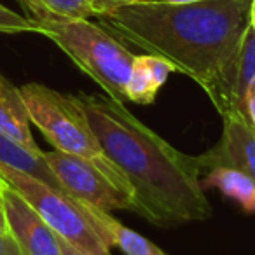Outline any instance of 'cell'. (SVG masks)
Here are the masks:
<instances>
[{
    "mask_svg": "<svg viewBox=\"0 0 255 255\" xmlns=\"http://www.w3.org/2000/svg\"><path fill=\"white\" fill-rule=\"evenodd\" d=\"M117 39L170 61L222 109L227 81L250 25V0H199L168 4L142 0L98 16Z\"/></svg>",
    "mask_w": 255,
    "mask_h": 255,
    "instance_id": "cell-1",
    "label": "cell"
},
{
    "mask_svg": "<svg viewBox=\"0 0 255 255\" xmlns=\"http://www.w3.org/2000/svg\"><path fill=\"white\" fill-rule=\"evenodd\" d=\"M103 152L131 184L140 217L161 227L205 220L212 206L198 156H187L107 95H77Z\"/></svg>",
    "mask_w": 255,
    "mask_h": 255,
    "instance_id": "cell-2",
    "label": "cell"
},
{
    "mask_svg": "<svg viewBox=\"0 0 255 255\" xmlns=\"http://www.w3.org/2000/svg\"><path fill=\"white\" fill-rule=\"evenodd\" d=\"M19 89L28 110L30 123L39 128L51 145H54V150L82 157L95 164L110 184L135 205V213L140 215L131 184L103 152L77 96L63 95L39 82H30Z\"/></svg>",
    "mask_w": 255,
    "mask_h": 255,
    "instance_id": "cell-3",
    "label": "cell"
},
{
    "mask_svg": "<svg viewBox=\"0 0 255 255\" xmlns=\"http://www.w3.org/2000/svg\"><path fill=\"white\" fill-rule=\"evenodd\" d=\"M35 33L53 40L107 96L124 102L135 54L89 19H32Z\"/></svg>",
    "mask_w": 255,
    "mask_h": 255,
    "instance_id": "cell-4",
    "label": "cell"
},
{
    "mask_svg": "<svg viewBox=\"0 0 255 255\" xmlns=\"http://www.w3.org/2000/svg\"><path fill=\"white\" fill-rule=\"evenodd\" d=\"M0 180L14 189L61 240L86 254L112 255L110 247L88 219L82 206L68 194L5 164H0Z\"/></svg>",
    "mask_w": 255,
    "mask_h": 255,
    "instance_id": "cell-5",
    "label": "cell"
},
{
    "mask_svg": "<svg viewBox=\"0 0 255 255\" xmlns=\"http://www.w3.org/2000/svg\"><path fill=\"white\" fill-rule=\"evenodd\" d=\"M44 159L56 175L65 192L81 205L95 206L103 212H112V210L136 212L135 205L123 192L117 191L109 182V178L89 161L60 150L44 152Z\"/></svg>",
    "mask_w": 255,
    "mask_h": 255,
    "instance_id": "cell-6",
    "label": "cell"
},
{
    "mask_svg": "<svg viewBox=\"0 0 255 255\" xmlns=\"http://www.w3.org/2000/svg\"><path fill=\"white\" fill-rule=\"evenodd\" d=\"M7 229L16 238L23 255H63L58 234L39 217V213L7 184L0 185Z\"/></svg>",
    "mask_w": 255,
    "mask_h": 255,
    "instance_id": "cell-7",
    "label": "cell"
},
{
    "mask_svg": "<svg viewBox=\"0 0 255 255\" xmlns=\"http://www.w3.org/2000/svg\"><path fill=\"white\" fill-rule=\"evenodd\" d=\"M222 123L220 140L198 156L203 171L222 166L238 170L255 180V129L243 114H226Z\"/></svg>",
    "mask_w": 255,
    "mask_h": 255,
    "instance_id": "cell-8",
    "label": "cell"
},
{
    "mask_svg": "<svg viewBox=\"0 0 255 255\" xmlns=\"http://www.w3.org/2000/svg\"><path fill=\"white\" fill-rule=\"evenodd\" d=\"M0 135L35 154H42L30 129V117L21 89L0 74Z\"/></svg>",
    "mask_w": 255,
    "mask_h": 255,
    "instance_id": "cell-9",
    "label": "cell"
},
{
    "mask_svg": "<svg viewBox=\"0 0 255 255\" xmlns=\"http://www.w3.org/2000/svg\"><path fill=\"white\" fill-rule=\"evenodd\" d=\"M255 88V28L248 25L243 40L238 49L233 70L227 81L224 105L219 110L220 116L226 114H243V102L247 95Z\"/></svg>",
    "mask_w": 255,
    "mask_h": 255,
    "instance_id": "cell-10",
    "label": "cell"
},
{
    "mask_svg": "<svg viewBox=\"0 0 255 255\" xmlns=\"http://www.w3.org/2000/svg\"><path fill=\"white\" fill-rule=\"evenodd\" d=\"M171 72H177L170 61L154 54H135L126 82V100L138 105H150Z\"/></svg>",
    "mask_w": 255,
    "mask_h": 255,
    "instance_id": "cell-11",
    "label": "cell"
},
{
    "mask_svg": "<svg viewBox=\"0 0 255 255\" xmlns=\"http://www.w3.org/2000/svg\"><path fill=\"white\" fill-rule=\"evenodd\" d=\"M81 205V203H79ZM88 219L96 227L102 238L107 241L109 247H117L124 255H168L156 243L147 240L145 236L135 233L133 229L126 227L123 222L114 219L109 212L89 205H81Z\"/></svg>",
    "mask_w": 255,
    "mask_h": 255,
    "instance_id": "cell-12",
    "label": "cell"
},
{
    "mask_svg": "<svg viewBox=\"0 0 255 255\" xmlns=\"http://www.w3.org/2000/svg\"><path fill=\"white\" fill-rule=\"evenodd\" d=\"M0 164H5V166H11L14 170L23 171V173L32 175L33 178L44 182L49 187L65 192V189L58 182L56 175L47 166L46 159H44V152H32V150L25 149L23 145H19L14 140L7 138L4 135H0Z\"/></svg>",
    "mask_w": 255,
    "mask_h": 255,
    "instance_id": "cell-13",
    "label": "cell"
},
{
    "mask_svg": "<svg viewBox=\"0 0 255 255\" xmlns=\"http://www.w3.org/2000/svg\"><path fill=\"white\" fill-rule=\"evenodd\" d=\"M203 187H215L226 198H231L247 213H255V180L231 168H213L206 171Z\"/></svg>",
    "mask_w": 255,
    "mask_h": 255,
    "instance_id": "cell-14",
    "label": "cell"
},
{
    "mask_svg": "<svg viewBox=\"0 0 255 255\" xmlns=\"http://www.w3.org/2000/svg\"><path fill=\"white\" fill-rule=\"evenodd\" d=\"M23 9L30 19H89L103 12L96 0H26Z\"/></svg>",
    "mask_w": 255,
    "mask_h": 255,
    "instance_id": "cell-15",
    "label": "cell"
},
{
    "mask_svg": "<svg viewBox=\"0 0 255 255\" xmlns=\"http://www.w3.org/2000/svg\"><path fill=\"white\" fill-rule=\"evenodd\" d=\"M35 33L33 21L0 4V33Z\"/></svg>",
    "mask_w": 255,
    "mask_h": 255,
    "instance_id": "cell-16",
    "label": "cell"
},
{
    "mask_svg": "<svg viewBox=\"0 0 255 255\" xmlns=\"http://www.w3.org/2000/svg\"><path fill=\"white\" fill-rule=\"evenodd\" d=\"M0 255H23L18 241L9 229H0Z\"/></svg>",
    "mask_w": 255,
    "mask_h": 255,
    "instance_id": "cell-17",
    "label": "cell"
},
{
    "mask_svg": "<svg viewBox=\"0 0 255 255\" xmlns=\"http://www.w3.org/2000/svg\"><path fill=\"white\" fill-rule=\"evenodd\" d=\"M243 116L250 123V126L255 129V88L247 95L243 102Z\"/></svg>",
    "mask_w": 255,
    "mask_h": 255,
    "instance_id": "cell-18",
    "label": "cell"
},
{
    "mask_svg": "<svg viewBox=\"0 0 255 255\" xmlns=\"http://www.w3.org/2000/svg\"><path fill=\"white\" fill-rule=\"evenodd\" d=\"M100 4V7L103 9V12L109 11V9L116 7V5H123V4H131V2H142V0H96ZM102 12V14H103Z\"/></svg>",
    "mask_w": 255,
    "mask_h": 255,
    "instance_id": "cell-19",
    "label": "cell"
},
{
    "mask_svg": "<svg viewBox=\"0 0 255 255\" xmlns=\"http://www.w3.org/2000/svg\"><path fill=\"white\" fill-rule=\"evenodd\" d=\"M58 238H60V236H58ZM60 247H61V252H63V255H91V254H86V252L79 250L77 247L70 245L68 241L61 240V238H60Z\"/></svg>",
    "mask_w": 255,
    "mask_h": 255,
    "instance_id": "cell-20",
    "label": "cell"
},
{
    "mask_svg": "<svg viewBox=\"0 0 255 255\" xmlns=\"http://www.w3.org/2000/svg\"><path fill=\"white\" fill-rule=\"evenodd\" d=\"M0 229H7V220H5L4 206H2V199H0Z\"/></svg>",
    "mask_w": 255,
    "mask_h": 255,
    "instance_id": "cell-21",
    "label": "cell"
},
{
    "mask_svg": "<svg viewBox=\"0 0 255 255\" xmlns=\"http://www.w3.org/2000/svg\"><path fill=\"white\" fill-rule=\"evenodd\" d=\"M250 25L255 28V0H250Z\"/></svg>",
    "mask_w": 255,
    "mask_h": 255,
    "instance_id": "cell-22",
    "label": "cell"
},
{
    "mask_svg": "<svg viewBox=\"0 0 255 255\" xmlns=\"http://www.w3.org/2000/svg\"><path fill=\"white\" fill-rule=\"evenodd\" d=\"M168 4H192V2H199V0H163Z\"/></svg>",
    "mask_w": 255,
    "mask_h": 255,
    "instance_id": "cell-23",
    "label": "cell"
},
{
    "mask_svg": "<svg viewBox=\"0 0 255 255\" xmlns=\"http://www.w3.org/2000/svg\"><path fill=\"white\" fill-rule=\"evenodd\" d=\"M18 2H19V4H21V5H23V7H25V4H26V0H18Z\"/></svg>",
    "mask_w": 255,
    "mask_h": 255,
    "instance_id": "cell-24",
    "label": "cell"
},
{
    "mask_svg": "<svg viewBox=\"0 0 255 255\" xmlns=\"http://www.w3.org/2000/svg\"><path fill=\"white\" fill-rule=\"evenodd\" d=\"M0 185H2V182H0Z\"/></svg>",
    "mask_w": 255,
    "mask_h": 255,
    "instance_id": "cell-25",
    "label": "cell"
},
{
    "mask_svg": "<svg viewBox=\"0 0 255 255\" xmlns=\"http://www.w3.org/2000/svg\"><path fill=\"white\" fill-rule=\"evenodd\" d=\"M0 182H2V180H0Z\"/></svg>",
    "mask_w": 255,
    "mask_h": 255,
    "instance_id": "cell-26",
    "label": "cell"
}]
</instances>
